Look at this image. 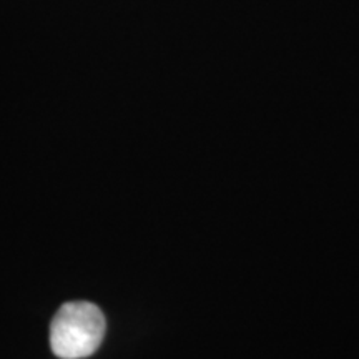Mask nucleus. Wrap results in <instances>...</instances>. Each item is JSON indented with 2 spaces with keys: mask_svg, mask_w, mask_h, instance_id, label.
<instances>
[{
  "mask_svg": "<svg viewBox=\"0 0 359 359\" xmlns=\"http://www.w3.org/2000/svg\"><path fill=\"white\" fill-rule=\"evenodd\" d=\"M107 323L98 306L87 302L65 303L53 316L50 346L60 359L92 356L102 344Z\"/></svg>",
  "mask_w": 359,
  "mask_h": 359,
  "instance_id": "f257e3e1",
  "label": "nucleus"
}]
</instances>
